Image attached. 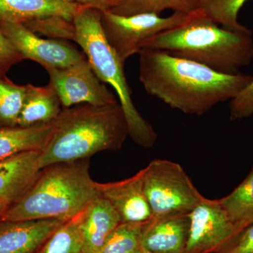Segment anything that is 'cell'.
<instances>
[{
  "mask_svg": "<svg viewBox=\"0 0 253 253\" xmlns=\"http://www.w3.org/2000/svg\"><path fill=\"white\" fill-rule=\"evenodd\" d=\"M139 55L145 91L190 116H202L231 101L253 81L251 75L224 74L161 50L142 49Z\"/></svg>",
  "mask_w": 253,
  "mask_h": 253,
  "instance_id": "1",
  "label": "cell"
},
{
  "mask_svg": "<svg viewBox=\"0 0 253 253\" xmlns=\"http://www.w3.org/2000/svg\"><path fill=\"white\" fill-rule=\"evenodd\" d=\"M127 136L129 127L119 103L105 106L83 104L63 109L41 151L40 168L86 159L101 151H119Z\"/></svg>",
  "mask_w": 253,
  "mask_h": 253,
  "instance_id": "2",
  "label": "cell"
},
{
  "mask_svg": "<svg viewBox=\"0 0 253 253\" xmlns=\"http://www.w3.org/2000/svg\"><path fill=\"white\" fill-rule=\"evenodd\" d=\"M142 49L166 51L224 74H236L253 61V32L219 27L201 9L179 26L147 40Z\"/></svg>",
  "mask_w": 253,
  "mask_h": 253,
  "instance_id": "3",
  "label": "cell"
},
{
  "mask_svg": "<svg viewBox=\"0 0 253 253\" xmlns=\"http://www.w3.org/2000/svg\"><path fill=\"white\" fill-rule=\"evenodd\" d=\"M89 167V158H86L42 168L27 192L8 207L0 220L75 217L101 195Z\"/></svg>",
  "mask_w": 253,
  "mask_h": 253,
  "instance_id": "4",
  "label": "cell"
},
{
  "mask_svg": "<svg viewBox=\"0 0 253 253\" xmlns=\"http://www.w3.org/2000/svg\"><path fill=\"white\" fill-rule=\"evenodd\" d=\"M73 22V41L81 46L100 81L109 84L118 95L119 104L126 115L129 136L141 147L152 148L157 140V133L133 103L131 90L125 74V64L106 40L101 26V11L83 6L75 15Z\"/></svg>",
  "mask_w": 253,
  "mask_h": 253,
  "instance_id": "5",
  "label": "cell"
},
{
  "mask_svg": "<svg viewBox=\"0 0 253 253\" xmlns=\"http://www.w3.org/2000/svg\"><path fill=\"white\" fill-rule=\"evenodd\" d=\"M144 170L145 194L154 219L189 214L206 199L178 163L156 159Z\"/></svg>",
  "mask_w": 253,
  "mask_h": 253,
  "instance_id": "6",
  "label": "cell"
},
{
  "mask_svg": "<svg viewBox=\"0 0 253 253\" xmlns=\"http://www.w3.org/2000/svg\"><path fill=\"white\" fill-rule=\"evenodd\" d=\"M191 14L174 12L168 17L151 13L121 16L106 10L101 11V22L108 42L125 64L128 58L139 54L147 40L185 22Z\"/></svg>",
  "mask_w": 253,
  "mask_h": 253,
  "instance_id": "7",
  "label": "cell"
},
{
  "mask_svg": "<svg viewBox=\"0 0 253 253\" xmlns=\"http://www.w3.org/2000/svg\"><path fill=\"white\" fill-rule=\"evenodd\" d=\"M189 216V237L182 253H221L239 235L219 199H206Z\"/></svg>",
  "mask_w": 253,
  "mask_h": 253,
  "instance_id": "8",
  "label": "cell"
},
{
  "mask_svg": "<svg viewBox=\"0 0 253 253\" xmlns=\"http://www.w3.org/2000/svg\"><path fill=\"white\" fill-rule=\"evenodd\" d=\"M45 70L49 84L59 96L63 109L77 104L105 106L119 103L95 74L88 61L73 67Z\"/></svg>",
  "mask_w": 253,
  "mask_h": 253,
  "instance_id": "9",
  "label": "cell"
},
{
  "mask_svg": "<svg viewBox=\"0 0 253 253\" xmlns=\"http://www.w3.org/2000/svg\"><path fill=\"white\" fill-rule=\"evenodd\" d=\"M0 31L24 60H33L44 69L71 68L87 61L74 46L57 40L42 39L22 23H1Z\"/></svg>",
  "mask_w": 253,
  "mask_h": 253,
  "instance_id": "10",
  "label": "cell"
},
{
  "mask_svg": "<svg viewBox=\"0 0 253 253\" xmlns=\"http://www.w3.org/2000/svg\"><path fill=\"white\" fill-rule=\"evenodd\" d=\"M144 174L142 169L124 180L97 182L100 194L112 205L121 223H145L152 218L145 194Z\"/></svg>",
  "mask_w": 253,
  "mask_h": 253,
  "instance_id": "11",
  "label": "cell"
},
{
  "mask_svg": "<svg viewBox=\"0 0 253 253\" xmlns=\"http://www.w3.org/2000/svg\"><path fill=\"white\" fill-rule=\"evenodd\" d=\"M66 221L0 220V253H36Z\"/></svg>",
  "mask_w": 253,
  "mask_h": 253,
  "instance_id": "12",
  "label": "cell"
},
{
  "mask_svg": "<svg viewBox=\"0 0 253 253\" xmlns=\"http://www.w3.org/2000/svg\"><path fill=\"white\" fill-rule=\"evenodd\" d=\"M41 153L27 151L0 161V201L9 206L27 192L41 172Z\"/></svg>",
  "mask_w": 253,
  "mask_h": 253,
  "instance_id": "13",
  "label": "cell"
},
{
  "mask_svg": "<svg viewBox=\"0 0 253 253\" xmlns=\"http://www.w3.org/2000/svg\"><path fill=\"white\" fill-rule=\"evenodd\" d=\"M189 214L154 219L145 223L142 248L154 253H182L189 237Z\"/></svg>",
  "mask_w": 253,
  "mask_h": 253,
  "instance_id": "14",
  "label": "cell"
},
{
  "mask_svg": "<svg viewBox=\"0 0 253 253\" xmlns=\"http://www.w3.org/2000/svg\"><path fill=\"white\" fill-rule=\"evenodd\" d=\"M121 223L119 214L112 205L100 195L83 211L80 226L81 252H99L105 241Z\"/></svg>",
  "mask_w": 253,
  "mask_h": 253,
  "instance_id": "15",
  "label": "cell"
},
{
  "mask_svg": "<svg viewBox=\"0 0 253 253\" xmlns=\"http://www.w3.org/2000/svg\"><path fill=\"white\" fill-rule=\"evenodd\" d=\"M79 5L61 0H0V24L25 23L47 16H59L73 21Z\"/></svg>",
  "mask_w": 253,
  "mask_h": 253,
  "instance_id": "16",
  "label": "cell"
},
{
  "mask_svg": "<svg viewBox=\"0 0 253 253\" xmlns=\"http://www.w3.org/2000/svg\"><path fill=\"white\" fill-rule=\"evenodd\" d=\"M61 101L50 84L36 86L26 84V93L17 126H44L55 122L62 111Z\"/></svg>",
  "mask_w": 253,
  "mask_h": 253,
  "instance_id": "17",
  "label": "cell"
},
{
  "mask_svg": "<svg viewBox=\"0 0 253 253\" xmlns=\"http://www.w3.org/2000/svg\"><path fill=\"white\" fill-rule=\"evenodd\" d=\"M54 123L31 127L0 128V161L31 151H42L54 129Z\"/></svg>",
  "mask_w": 253,
  "mask_h": 253,
  "instance_id": "18",
  "label": "cell"
},
{
  "mask_svg": "<svg viewBox=\"0 0 253 253\" xmlns=\"http://www.w3.org/2000/svg\"><path fill=\"white\" fill-rule=\"evenodd\" d=\"M219 201L239 234L253 224V167L246 179Z\"/></svg>",
  "mask_w": 253,
  "mask_h": 253,
  "instance_id": "19",
  "label": "cell"
},
{
  "mask_svg": "<svg viewBox=\"0 0 253 253\" xmlns=\"http://www.w3.org/2000/svg\"><path fill=\"white\" fill-rule=\"evenodd\" d=\"M201 0H122L110 10L121 16L151 13L160 14L166 10L191 14L200 9Z\"/></svg>",
  "mask_w": 253,
  "mask_h": 253,
  "instance_id": "20",
  "label": "cell"
},
{
  "mask_svg": "<svg viewBox=\"0 0 253 253\" xmlns=\"http://www.w3.org/2000/svg\"><path fill=\"white\" fill-rule=\"evenodd\" d=\"M249 0H201L200 9L221 27L237 32L252 31L239 22V13Z\"/></svg>",
  "mask_w": 253,
  "mask_h": 253,
  "instance_id": "21",
  "label": "cell"
},
{
  "mask_svg": "<svg viewBox=\"0 0 253 253\" xmlns=\"http://www.w3.org/2000/svg\"><path fill=\"white\" fill-rule=\"evenodd\" d=\"M145 223H121L97 253H139L142 249Z\"/></svg>",
  "mask_w": 253,
  "mask_h": 253,
  "instance_id": "22",
  "label": "cell"
},
{
  "mask_svg": "<svg viewBox=\"0 0 253 253\" xmlns=\"http://www.w3.org/2000/svg\"><path fill=\"white\" fill-rule=\"evenodd\" d=\"M83 211L60 226L46 241L40 253L81 252V222Z\"/></svg>",
  "mask_w": 253,
  "mask_h": 253,
  "instance_id": "23",
  "label": "cell"
},
{
  "mask_svg": "<svg viewBox=\"0 0 253 253\" xmlns=\"http://www.w3.org/2000/svg\"><path fill=\"white\" fill-rule=\"evenodd\" d=\"M26 93V85H18L0 78V128L17 126Z\"/></svg>",
  "mask_w": 253,
  "mask_h": 253,
  "instance_id": "24",
  "label": "cell"
},
{
  "mask_svg": "<svg viewBox=\"0 0 253 253\" xmlns=\"http://www.w3.org/2000/svg\"><path fill=\"white\" fill-rule=\"evenodd\" d=\"M33 33H40L58 39L74 41L75 26L73 21L59 16L38 18L25 23Z\"/></svg>",
  "mask_w": 253,
  "mask_h": 253,
  "instance_id": "25",
  "label": "cell"
},
{
  "mask_svg": "<svg viewBox=\"0 0 253 253\" xmlns=\"http://www.w3.org/2000/svg\"><path fill=\"white\" fill-rule=\"evenodd\" d=\"M253 116V81L229 104V120L241 121Z\"/></svg>",
  "mask_w": 253,
  "mask_h": 253,
  "instance_id": "26",
  "label": "cell"
},
{
  "mask_svg": "<svg viewBox=\"0 0 253 253\" xmlns=\"http://www.w3.org/2000/svg\"><path fill=\"white\" fill-rule=\"evenodd\" d=\"M23 61L22 56L0 31V78L8 79L6 74L11 67Z\"/></svg>",
  "mask_w": 253,
  "mask_h": 253,
  "instance_id": "27",
  "label": "cell"
},
{
  "mask_svg": "<svg viewBox=\"0 0 253 253\" xmlns=\"http://www.w3.org/2000/svg\"><path fill=\"white\" fill-rule=\"evenodd\" d=\"M221 253H253V224L241 231L235 241Z\"/></svg>",
  "mask_w": 253,
  "mask_h": 253,
  "instance_id": "28",
  "label": "cell"
},
{
  "mask_svg": "<svg viewBox=\"0 0 253 253\" xmlns=\"http://www.w3.org/2000/svg\"><path fill=\"white\" fill-rule=\"evenodd\" d=\"M64 2L86 6V7L94 8L99 11L111 10L116 5L119 4L122 0H61Z\"/></svg>",
  "mask_w": 253,
  "mask_h": 253,
  "instance_id": "29",
  "label": "cell"
},
{
  "mask_svg": "<svg viewBox=\"0 0 253 253\" xmlns=\"http://www.w3.org/2000/svg\"><path fill=\"white\" fill-rule=\"evenodd\" d=\"M8 207H9V206H8L7 205L4 204V203L1 202V201H0V219L2 217L3 214H4V212H6Z\"/></svg>",
  "mask_w": 253,
  "mask_h": 253,
  "instance_id": "30",
  "label": "cell"
},
{
  "mask_svg": "<svg viewBox=\"0 0 253 253\" xmlns=\"http://www.w3.org/2000/svg\"><path fill=\"white\" fill-rule=\"evenodd\" d=\"M138 253H154L150 252V251H147V250L144 249V248H142V249H141L140 250V251H139V252Z\"/></svg>",
  "mask_w": 253,
  "mask_h": 253,
  "instance_id": "31",
  "label": "cell"
},
{
  "mask_svg": "<svg viewBox=\"0 0 253 253\" xmlns=\"http://www.w3.org/2000/svg\"><path fill=\"white\" fill-rule=\"evenodd\" d=\"M82 253V252H78V253Z\"/></svg>",
  "mask_w": 253,
  "mask_h": 253,
  "instance_id": "32",
  "label": "cell"
}]
</instances>
